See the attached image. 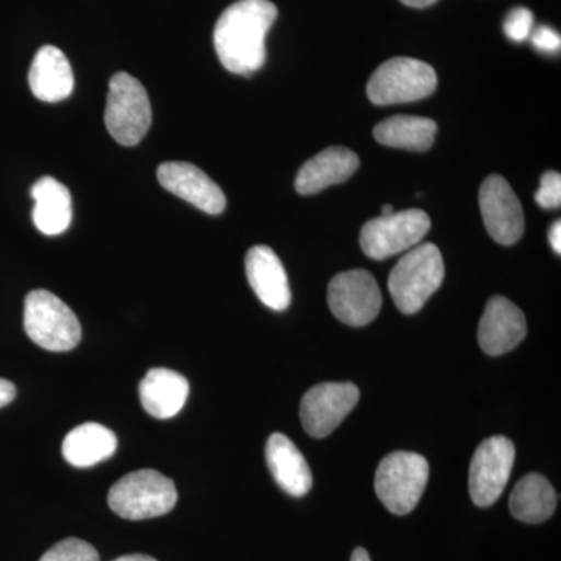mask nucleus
I'll list each match as a JSON object with an SVG mask.
<instances>
[{"label":"nucleus","instance_id":"1","mask_svg":"<svg viewBox=\"0 0 561 561\" xmlns=\"http://www.w3.org/2000/svg\"><path fill=\"white\" fill-rule=\"evenodd\" d=\"M278 9L271 0H238L220 14L214 28V47L224 68L251 76L267 58L265 38Z\"/></svg>","mask_w":561,"mask_h":561},{"label":"nucleus","instance_id":"2","mask_svg":"<svg viewBox=\"0 0 561 561\" xmlns=\"http://www.w3.org/2000/svg\"><path fill=\"white\" fill-rule=\"evenodd\" d=\"M445 279V262L434 243L409 250L390 273L389 290L402 313L421 311Z\"/></svg>","mask_w":561,"mask_h":561},{"label":"nucleus","instance_id":"3","mask_svg":"<svg viewBox=\"0 0 561 561\" xmlns=\"http://www.w3.org/2000/svg\"><path fill=\"white\" fill-rule=\"evenodd\" d=\"M179 501L175 483L154 470L133 471L111 486V511L128 522L168 515Z\"/></svg>","mask_w":561,"mask_h":561},{"label":"nucleus","instance_id":"4","mask_svg":"<svg viewBox=\"0 0 561 561\" xmlns=\"http://www.w3.org/2000/svg\"><path fill=\"white\" fill-rule=\"evenodd\" d=\"M24 330L43 350L65 353L81 341L80 321L72 309L49 290H32L25 298Z\"/></svg>","mask_w":561,"mask_h":561},{"label":"nucleus","instance_id":"5","mask_svg":"<svg viewBox=\"0 0 561 561\" xmlns=\"http://www.w3.org/2000/svg\"><path fill=\"white\" fill-rule=\"evenodd\" d=\"M430 481V463L421 454L397 451L383 457L376 470L375 490L383 507L402 516L419 505Z\"/></svg>","mask_w":561,"mask_h":561},{"label":"nucleus","instance_id":"6","mask_svg":"<svg viewBox=\"0 0 561 561\" xmlns=\"http://www.w3.org/2000/svg\"><path fill=\"white\" fill-rule=\"evenodd\" d=\"M105 124L111 138L125 147L136 146L150 130L149 94L130 73L117 72L111 77Z\"/></svg>","mask_w":561,"mask_h":561},{"label":"nucleus","instance_id":"7","mask_svg":"<svg viewBox=\"0 0 561 561\" xmlns=\"http://www.w3.org/2000/svg\"><path fill=\"white\" fill-rule=\"evenodd\" d=\"M437 73L427 62L397 57L375 70L367 94L375 105H397L430 98L437 90Z\"/></svg>","mask_w":561,"mask_h":561},{"label":"nucleus","instance_id":"8","mask_svg":"<svg viewBox=\"0 0 561 561\" xmlns=\"http://www.w3.org/2000/svg\"><path fill=\"white\" fill-rule=\"evenodd\" d=\"M430 230V216L421 209L376 217L362 228V251L371 260L383 261L420 245Z\"/></svg>","mask_w":561,"mask_h":561},{"label":"nucleus","instance_id":"9","mask_svg":"<svg viewBox=\"0 0 561 561\" xmlns=\"http://www.w3.org/2000/svg\"><path fill=\"white\" fill-rule=\"evenodd\" d=\"M328 305L342 323L365 327L379 316L382 294L370 272H342L328 286Z\"/></svg>","mask_w":561,"mask_h":561},{"label":"nucleus","instance_id":"10","mask_svg":"<svg viewBox=\"0 0 561 561\" xmlns=\"http://www.w3.org/2000/svg\"><path fill=\"white\" fill-rule=\"evenodd\" d=\"M515 445L494 435L476 449L470 465V494L478 507H490L500 500L515 465Z\"/></svg>","mask_w":561,"mask_h":561},{"label":"nucleus","instance_id":"11","mask_svg":"<svg viewBox=\"0 0 561 561\" xmlns=\"http://www.w3.org/2000/svg\"><path fill=\"white\" fill-rule=\"evenodd\" d=\"M360 391L353 382H324L302 397V430L313 438H324L337 430L359 402Z\"/></svg>","mask_w":561,"mask_h":561},{"label":"nucleus","instance_id":"12","mask_svg":"<svg viewBox=\"0 0 561 561\" xmlns=\"http://www.w3.org/2000/svg\"><path fill=\"white\" fill-rule=\"evenodd\" d=\"M479 206L486 231L501 245H513L523 238L524 213L522 202L511 184L501 175H490L479 191Z\"/></svg>","mask_w":561,"mask_h":561},{"label":"nucleus","instance_id":"13","mask_svg":"<svg viewBox=\"0 0 561 561\" xmlns=\"http://www.w3.org/2000/svg\"><path fill=\"white\" fill-rule=\"evenodd\" d=\"M158 180L165 191L210 216H217L227 208V197L219 184L191 162H164L158 168Z\"/></svg>","mask_w":561,"mask_h":561},{"label":"nucleus","instance_id":"14","mask_svg":"<svg viewBox=\"0 0 561 561\" xmlns=\"http://www.w3.org/2000/svg\"><path fill=\"white\" fill-rule=\"evenodd\" d=\"M526 334L527 321L522 309L507 298H490L478 330V342L483 353L489 356L508 353L524 341Z\"/></svg>","mask_w":561,"mask_h":561},{"label":"nucleus","instance_id":"15","mask_svg":"<svg viewBox=\"0 0 561 561\" xmlns=\"http://www.w3.org/2000/svg\"><path fill=\"white\" fill-rule=\"evenodd\" d=\"M247 278L257 298L273 311H286L291 291L286 268L271 247L256 245L245 257Z\"/></svg>","mask_w":561,"mask_h":561},{"label":"nucleus","instance_id":"16","mask_svg":"<svg viewBox=\"0 0 561 561\" xmlns=\"http://www.w3.org/2000/svg\"><path fill=\"white\" fill-rule=\"evenodd\" d=\"M265 459L273 479L294 497H302L312 489V471L300 449L279 432L268 437Z\"/></svg>","mask_w":561,"mask_h":561},{"label":"nucleus","instance_id":"17","mask_svg":"<svg viewBox=\"0 0 561 561\" xmlns=\"http://www.w3.org/2000/svg\"><path fill=\"white\" fill-rule=\"evenodd\" d=\"M359 169V157L346 147H328L306 161L295 180V190L301 195L317 192L343 183Z\"/></svg>","mask_w":561,"mask_h":561},{"label":"nucleus","instance_id":"18","mask_svg":"<svg viewBox=\"0 0 561 561\" xmlns=\"http://www.w3.org/2000/svg\"><path fill=\"white\" fill-rule=\"evenodd\" d=\"M33 95L43 102H61L73 91V70L58 47L43 46L33 58L28 70Z\"/></svg>","mask_w":561,"mask_h":561},{"label":"nucleus","instance_id":"19","mask_svg":"<svg viewBox=\"0 0 561 561\" xmlns=\"http://www.w3.org/2000/svg\"><path fill=\"white\" fill-rule=\"evenodd\" d=\"M140 404L149 415L169 420L186 404L190 382L169 368H151L139 383Z\"/></svg>","mask_w":561,"mask_h":561},{"label":"nucleus","instance_id":"20","mask_svg":"<svg viewBox=\"0 0 561 561\" xmlns=\"http://www.w3.org/2000/svg\"><path fill=\"white\" fill-rule=\"evenodd\" d=\"M33 224L43 234L58 236L72 221V197L65 184L54 176H43L32 187Z\"/></svg>","mask_w":561,"mask_h":561},{"label":"nucleus","instance_id":"21","mask_svg":"<svg viewBox=\"0 0 561 561\" xmlns=\"http://www.w3.org/2000/svg\"><path fill=\"white\" fill-rule=\"evenodd\" d=\"M116 449V434L99 423L81 424L62 442V457L77 468H90L108 460Z\"/></svg>","mask_w":561,"mask_h":561},{"label":"nucleus","instance_id":"22","mask_svg":"<svg viewBox=\"0 0 561 561\" xmlns=\"http://www.w3.org/2000/svg\"><path fill=\"white\" fill-rule=\"evenodd\" d=\"M508 507L513 518L518 522L526 524L548 522L557 508L556 489L545 476L530 472L516 483Z\"/></svg>","mask_w":561,"mask_h":561},{"label":"nucleus","instance_id":"23","mask_svg":"<svg viewBox=\"0 0 561 561\" xmlns=\"http://www.w3.org/2000/svg\"><path fill=\"white\" fill-rule=\"evenodd\" d=\"M375 139L393 149L426 151L434 144L437 124L427 117L393 116L379 122L375 127Z\"/></svg>","mask_w":561,"mask_h":561},{"label":"nucleus","instance_id":"24","mask_svg":"<svg viewBox=\"0 0 561 561\" xmlns=\"http://www.w3.org/2000/svg\"><path fill=\"white\" fill-rule=\"evenodd\" d=\"M39 561H101V557L90 542L66 538L44 553Z\"/></svg>","mask_w":561,"mask_h":561},{"label":"nucleus","instance_id":"25","mask_svg":"<svg viewBox=\"0 0 561 561\" xmlns=\"http://www.w3.org/2000/svg\"><path fill=\"white\" fill-rule=\"evenodd\" d=\"M531 31H534V14L529 9L516 7L505 18L504 32L508 39L523 43L529 38Z\"/></svg>","mask_w":561,"mask_h":561},{"label":"nucleus","instance_id":"26","mask_svg":"<svg viewBox=\"0 0 561 561\" xmlns=\"http://www.w3.org/2000/svg\"><path fill=\"white\" fill-rule=\"evenodd\" d=\"M535 201L545 209H559L561 205V175L549 171L541 176L540 190L535 194Z\"/></svg>","mask_w":561,"mask_h":561},{"label":"nucleus","instance_id":"27","mask_svg":"<svg viewBox=\"0 0 561 561\" xmlns=\"http://www.w3.org/2000/svg\"><path fill=\"white\" fill-rule=\"evenodd\" d=\"M529 38L535 49L545 51V54H556L560 50V33L548 27V25H541V27L531 31Z\"/></svg>","mask_w":561,"mask_h":561},{"label":"nucleus","instance_id":"28","mask_svg":"<svg viewBox=\"0 0 561 561\" xmlns=\"http://www.w3.org/2000/svg\"><path fill=\"white\" fill-rule=\"evenodd\" d=\"M16 398V386L7 379L0 378V409L9 405Z\"/></svg>","mask_w":561,"mask_h":561},{"label":"nucleus","instance_id":"29","mask_svg":"<svg viewBox=\"0 0 561 561\" xmlns=\"http://www.w3.org/2000/svg\"><path fill=\"white\" fill-rule=\"evenodd\" d=\"M549 242H551L552 250L557 254L561 253V221H553L551 230H549Z\"/></svg>","mask_w":561,"mask_h":561},{"label":"nucleus","instance_id":"30","mask_svg":"<svg viewBox=\"0 0 561 561\" xmlns=\"http://www.w3.org/2000/svg\"><path fill=\"white\" fill-rule=\"evenodd\" d=\"M401 2L412 9H426V7L434 5L437 0H401Z\"/></svg>","mask_w":561,"mask_h":561},{"label":"nucleus","instance_id":"31","mask_svg":"<svg viewBox=\"0 0 561 561\" xmlns=\"http://www.w3.org/2000/svg\"><path fill=\"white\" fill-rule=\"evenodd\" d=\"M351 561H371L370 553L367 552V549L356 548L351 556Z\"/></svg>","mask_w":561,"mask_h":561},{"label":"nucleus","instance_id":"32","mask_svg":"<svg viewBox=\"0 0 561 561\" xmlns=\"http://www.w3.org/2000/svg\"><path fill=\"white\" fill-rule=\"evenodd\" d=\"M113 561H157L153 557L142 556V553H133V556L119 557V559Z\"/></svg>","mask_w":561,"mask_h":561},{"label":"nucleus","instance_id":"33","mask_svg":"<svg viewBox=\"0 0 561 561\" xmlns=\"http://www.w3.org/2000/svg\"><path fill=\"white\" fill-rule=\"evenodd\" d=\"M393 213H394L393 206H391V205H386V206H383V208H382L381 216H390V214H393Z\"/></svg>","mask_w":561,"mask_h":561}]
</instances>
